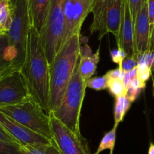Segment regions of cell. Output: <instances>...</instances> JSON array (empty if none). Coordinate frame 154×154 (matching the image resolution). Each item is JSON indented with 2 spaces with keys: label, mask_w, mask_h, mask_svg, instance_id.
Instances as JSON below:
<instances>
[{
  "label": "cell",
  "mask_w": 154,
  "mask_h": 154,
  "mask_svg": "<svg viewBox=\"0 0 154 154\" xmlns=\"http://www.w3.org/2000/svg\"><path fill=\"white\" fill-rule=\"evenodd\" d=\"M105 75H106L108 79H119V80H123L125 72L122 70V69L119 66H118L116 69L108 71Z\"/></svg>",
  "instance_id": "obj_31"
},
{
  "label": "cell",
  "mask_w": 154,
  "mask_h": 154,
  "mask_svg": "<svg viewBox=\"0 0 154 154\" xmlns=\"http://www.w3.org/2000/svg\"><path fill=\"white\" fill-rule=\"evenodd\" d=\"M149 23L146 2L142 5L134 23V52L136 58L138 54H142L149 51Z\"/></svg>",
  "instance_id": "obj_12"
},
{
  "label": "cell",
  "mask_w": 154,
  "mask_h": 154,
  "mask_svg": "<svg viewBox=\"0 0 154 154\" xmlns=\"http://www.w3.org/2000/svg\"><path fill=\"white\" fill-rule=\"evenodd\" d=\"M11 22L6 32L8 45L15 54L13 68L21 69L26 55L28 33L31 26L26 0H8Z\"/></svg>",
  "instance_id": "obj_4"
},
{
  "label": "cell",
  "mask_w": 154,
  "mask_h": 154,
  "mask_svg": "<svg viewBox=\"0 0 154 154\" xmlns=\"http://www.w3.org/2000/svg\"><path fill=\"white\" fill-rule=\"evenodd\" d=\"M152 71L145 63H138L136 67V76L143 82H146L150 78Z\"/></svg>",
  "instance_id": "obj_26"
},
{
  "label": "cell",
  "mask_w": 154,
  "mask_h": 154,
  "mask_svg": "<svg viewBox=\"0 0 154 154\" xmlns=\"http://www.w3.org/2000/svg\"><path fill=\"white\" fill-rule=\"evenodd\" d=\"M22 146L24 154H61L55 143L51 140L48 143L25 145Z\"/></svg>",
  "instance_id": "obj_18"
},
{
  "label": "cell",
  "mask_w": 154,
  "mask_h": 154,
  "mask_svg": "<svg viewBox=\"0 0 154 154\" xmlns=\"http://www.w3.org/2000/svg\"><path fill=\"white\" fill-rule=\"evenodd\" d=\"M0 124L21 146L39 144V143L44 144L51 142V140L48 138L26 128V126L1 112H0Z\"/></svg>",
  "instance_id": "obj_10"
},
{
  "label": "cell",
  "mask_w": 154,
  "mask_h": 154,
  "mask_svg": "<svg viewBox=\"0 0 154 154\" xmlns=\"http://www.w3.org/2000/svg\"><path fill=\"white\" fill-rule=\"evenodd\" d=\"M26 2L31 25L39 32L45 23L51 0H26Z\"/></svg>",
  "instance_id": "obj_14"
},
{
  "label": "cell",
  "mask_w": 154,
  "mask_h": 154,
  "mask_svg": "<svg viewBox=\"0 0 154 154\" xmlns=\"http://www.w3.org/2000/svg\"><path fill=\"white\" fill-rule=\"evenodd\" d=\"M0 154H24V151L20 144L0 140Z\"/></svg>",
  "instance_id": "obj_24"
},
{
  "label": "cell",
  "mask_w": 154,
  "mask_h": 154,
  "mask_svg": "<svg viewBox=\"0 0 154 154\" xmlns=\"http://www.w3.org/2000/svg\"><path fill=\"white\" fill-rule=\"evenodd\" d=\"M8 46V41L6 33L0 34V71L12 67L11 62L7 57L6 51Z\"/></svg>",
  "instance_id": "obj_21"
},
{
  "label": "cell",
  "mask_w": 154,
  "mask_h": 154,
  "mask_svg": "<svg viewBox=\"0 0 154 154\" xmlns=\"http://www.w3.org/2000/svg\"><path fill=\"white\" fill-rule=\"evenodd\" d=\"M153 89H154V81H153Z\"/></svg>",
  "instance_id": "obj_39"
},
{
  "label": "cell",
  "mask_w": 154,
  "mask_h": 154,
  "mask_svg": "<svg viewBox=\"0 0 154 154\" xmlns=\"http://www.w3.org/2000/svg\"><path fill=\"white\" fill-rule=\"evenodd\" d=\"M117 47L122 48L127 57H135L134 40V23L126 0H122V17L120 29L117 41ZM136 58V57H135ZM137 59V58H136Z\"/></svg>",
  "instance_id": "obj_11"
},
{
  "label": "cell",
  "mask_w": 154,
  "mask_h": 154,
  "mask_svg": "<svg viewBox=\"0 0 154 154\" xmlns=\"http://www.w3.org/2000/svg\"><path fill=\"white\" fill-rule=\"evenodd\" d=\"M0 112L32 131L52 139L49 115L31 97L16 104L0 106Z\"/></svg>",
  "instance_id": "obj_5"
},
{
  "label": "cell",
  "mask_w": 154,
  "mask_h": 154,
  "mask_svg": "<svg viewBox=\"0 0 154 154\" xmlns=\"http://www.w3.org/2000/svg\"><path fill=\"white\" fill-rule=\"evenodd\" d=\"M137 63H145L154 73V50H149L142 54H138L137 57Z\"/></svg>",
  "instance_id": "obj_25"
},
{
  "label": "cell",
  "mask_w": 154,
  "mask_h": 154,
  "mask_svg": "<svg viewBox=\"0 0 154 154\" xmlns=\"http://www.w3.org/2000/svg\"><path fill=\"white\" fill-rule=\"evenodd\" d=\"M116 127L113 128L110 131L105 133L100 142L97 151L94 154H100L105 149H109V154H113L114 147H115L116 139Z\"/></svg>",
  "instance_id": "obj_19"
},
{
  "label": "cell",
  "mask_w": 154,
  "mask_h": 154,
  "mask_svg": "<svg viewBox=\"0 0 154 154\" xmlns=\"http://www.w3.org/2000/svg\"><path fill=\"white\" fill-rule=\"evenodd\" d=\"M20 70L32 98L48 114L49 65L39 33L32 25L28 33L24 62Z\"/></svg>",
  "instance_id": "obj_1"
},
{
  "label": "cell",
  "mask_w": 154,
  "mask_h": 154,
  "mask_svg": "<svg viewBox=\"0 0 154 154\" xmlns=\"http://www.w3.org/2000/svg\"><path fill=\"white\" fill-rule=\"evenodd\" d=\"M0 140H3V141L9 142V143H20L6 131L5 128L0 124Z\"/></svg>",
  "instance_id": "obj_32"
},
{
  "label": "cell",
  "mask_w": 154,
  "mask_h": 154,
  "mask_svg": "<svg viewBox=\"0 0 154 154\" xmlns=\"http://www.w3.org/2000/svg\"><path fill=\"white\" fill-rule=\"evenodd\" d=\"M108 90L114 97L126 95L127 90L124 85L122 80L119 79H109L108 81Z\"/></svg>",
  "instance_id": "obj_23"
},
{
  "label": "cell",
  "mask_w": 154,
  "mask_h": 154,
  "mask_svg": "<svg viewBox=\"0 0 154 154\" xmlns=\"http://www.w3.org/2000/svg\"><path fill=\"white\" fill-rule=\"evenodd\" d=\"M86 83L80 75L78 61L60 106L51 112L63 125L77 134H81L79 118Z\"/></svg>",
  "instance_id": "obj_3"
},
{
  "label": "cell",
  "mask_w": 154,
  "mask_h": 154,
  "mask_svg": "<svg viewBox=\"0 0 154 154\" xmlns=\"http://www.w3.org/2000/svg\"><path fill=\"white\" fill-rule=\"evenodd\" d=\"M147 0H126V2H128V7H129L130 12H131V17H132V20L134 23V21H135L136 17H137V14H138L139 11L141 8L142 5Z\"/></svg>",
  "instance_id": "obj_27"
},
{
  "label": "cell",
  "mask_w": 154,
  "mask_h": 154,
  "mask_svg": "<svg viewBox=\"0 0 154 154\" xmlns=\"http://www.w3.org/2000/svg\"><path fill=\"white\" fill-rule=\"evenodd\" d=\"M29 97L20 69H12L0 78V106L16 104Z\"/></svg>",
  "instance_id": "obj_9"
},
{
  "label": "cell",
  "mask_w": 154,
  "mask_h": 154,
  "mask_svg": "<svg viewBox=\"0 0 154 154\" xmlns=\"http://www.w3.org/2000/svg\"><path fill=\"white\" fill-rule=\"evenodd\" d=\"M148 154H154V144L152 143H149V149H148Z\"/></svg>",
  "instance_id": "obj_38"
},
{
  "label": "cell",
  "mask_w": 154,
  "mask_h": 154,
  "mask_svg": "<svg viewBox=\"0 0 154 154\" xmlns=\"http://www.w3.org/2000/svg\"><path fill=\"white\" fill-rule=\"evenodd\" d=\"M11 22L8 0H0V33L8 32Z\"/></svg>",
  "instance_id": "obj_20"
},
{
  "label": "cell",
  "mask_w": 154,
  "mask_h": 154,
  "mask_svg": "<svg viewBox=\"0 0 154 154\" xmlns=\"http://www.w3.org/2000/svg\"><path fill=\"white\" fill-rule=\"evenodd\" d=\"M52 131V140L61 154H91L87 140L71 131L51 112L48 113Z\"/></svg>",
  "instance_id": "obj_7"
},
{
  "label": "cell",
  "mask_w": 154,
  "mask_h": 154,
  "mask_svg": "<svg viewBox=\"0 0 154 154\" xmlns=\"http://www.w3.org/2000/svg\"><path fill=\"white\" fill-rule=\"evenodd\" d=\"M95 2L96 0H64L63 1V9L65 29L63 45L73 35L75 34L80 35L82 24L87 16L92 12Z\"/></svg>",
  "instance_id": "obj_8"
},
{
  "label": "cell",
  "mask_w": 154,
  "mask_h": 154,
  "mask_svg": "<svg viewBox=\"0 0 154 154\" xmlns=\"http://www.w3.org/2000/svg\"><path fill=\"white\" fill-rule=\"evenodd\" d=\"M0 34H2V33H0Z\"/></svg>",
  "instance_id": "obj_40"
},
{
  "label": "cell",
  "mask_w": 154,
  "mask_h": 154,
  "mask_svg": "<svg viewBox=\"0 0 154 154\" xmlns=\"http://www.w3.org/2000/svg\"><path fill=\"white\" fill-rule=\"evenodd\" d=\"M122 0H106V19L108 32L114 35L117 41L122 17Z\"/></svg>",
  "instance_id": "obj_15"
},
{
  "label": "cell",
  "mask_w": 154,
  "mask_h": 154,
  "mask_svg": "<svg viewBox=\"0 0 154 154\" xmlns=\"http://www.w3.org/2000/svg\"><path fill=\"white\" fill-rule=\"evenodd\" d=\"M146 5L149 23V34H151L154 26V0H147Z\"/></svg>",
  "instance_id": "obj_30"
},
{
  "label": "cell",
  "mask_w": 154,
  "mask_h": 154,
  "mask_svg": "<svg viewBox=\"0 0 154 154\" xmlns=\"http://www.w3.org/2000/svg\"><path fill=\"white\" fill-rule=\"evenodd\" d=\"M131 101L126 95L116 97L115 107H114V126L117 128L119 124L123 120L124 116L131 106Z\"/></svg>",
  "instance_id": "obj_17"
},
{
  "label": "cell",
  "mask_w": 154,
  "mask_h": 154,
  "mask_svg": "<svg viewBox=\"0 0 154 154\" xmlns=\"http://www.w3.org/2000/svg\"><path fill=\"white\" fill-rule=\"evenodd\" d=\"M99 60H100V48H97L95 53H93L87 43L84 45H80L79 70L81 76L85 82L91 78L92 75L95 73Z\"/></svg>",
  "instance_id": "obj_13"
},
{
  "label": "cell",
  "mask_w": 154,
  "mask_h": 154,
  "mask_svg": "<svg viewBox=\"0 0 154 154\" xmlns=\"http://www.w3.org/2000/svg\"><path fill=\"white\" fill-rule=\"evenodd\" d=\"M63 1L51 0L44 26L38 32L48 65H51L63 45L65 29Z\"/></svg>",
  "instance_id": "obj_6"
},
{
  "label": "cell",
  "mask_w": 154,
  "mask_h": 154,
  "mask_svg": "<svg viewBox=\"0 0 154 154\" xmlns=\"http://www.w3.org/2000/svg\"><path fill=\"white\" fill-rule=\"evenodd\" d=\"M127 55L125 53V51L122 48H119V47H117L116 49H113L110 51L111 60H112V62H114V63L119 65V66H120L122 60L125 59V57Z\"/></svg>",
  "instance_id": "obj_29"
},
{
  "label": "cell",
  "mask_w": 154,
  "mask_h": 154,
  "mask_svg": "<svg viewBox=\"0 0 154 154\" xmlns=\"http://www.w3.org/2000/svg\"><path fill=\"white\" fill-rule=\"evenodd\" d=\"M135 77H136V68L135 69H132V70L129 71V72H125V75H124V78L122 82H123V84L124 85H125L126 90L128 89V88L129 87L131 81H132Z\"/></svg>",
  "instance_id": "obj_33"
},
{
  "label": "cell",
  "mask_w": 154,
  "mask_h": 154,
  "mask_svg": "<svg viewBox=\"0 0 154 154\" xmlns=\"http://www.w3.org/2000/svg\"><path fill=\"white\" fill-rule=\"evenodd\" d=\"M140 91H141L140 90L134 89V88H131V87H128V89H127L126 96L128 97V98L131 100V103H133V102L137 99V96L139 95Z\"/></svg>",
  "instance_id": "obj_34"
},
{
  "label": "cell",
  "mask_w": 154,
  "mask_h": 154,
  "mask_svg": "<svg viewBox=\"0 0 154 154\" xmlns=\"http://www.w3.org/2000/svg\"><path fill=\"white\" fill-rule=\"evenodd\" d=\"M12 69H14V68L11 67V68H8V69H5V70L0 71V78H1V77H2V75H5V74H6L7 72H10V71H11V70H12Z\"/></svg>",
  "instance_id": "obj_37"
},
{
  "label": "cell",
  "mask_w": 154,
  "mask_h": 154,
  "mask_svg": "<svg viewBox=\"0 0 154 154\" xmlns=\"http://www.w3.org/2000/svg\"><path fill=\"white\" fill-rule=\"evenodd\" d=\"M93 21L90 26V32H99L98 39L108 33L106 19V0H96L94 8L92 10Z\"/></svg>",
  "instance_id": "obj_16"
},
{
  "label": "cell",
  "mask_w": 154,
  "mask_h": 154,
  "mask_svg": "<svg viewBox=\"0 0 154 154\" xmlns=\"http://www.w3.org/2000/svg\"><path fill=\"white\" fill-rule=\"evenodd\" d=\"M137 60L134 57H125V59L122 60V63L119 66V67L122 69V70L124 72H129V71L132 70V69H135L137 67Z\"/></svg>",
  "instance_id": "obj_28"
},
{
  "label": "cell",
  "mask_w": 154,
  "mask_h": 154,
  "mask_svg": "<svg viewBox=\"0 0 154 154\" xmlns=\"http://www.w3.org/2000/svg\"><path fill=\"white\" fill-rule=\"evenodd\" d=\"M108 78L106 75L102 76L91 77L89 79L85 82L86 83V88H91L95 91H101L107 88L108 86Z\"/></svg>",
  "instance_id": "obj_22"
},
{
  "label": "cell",
  "mask_w": 154,
  "mask_h": 154,
  "mask_svg": "<svg viewBox=\"0 0 154 154\" xmlns=\"http://www.w3.org/2000/svg\"><path fill=\"white\" fill-rule=\"evenodd\" d=\"M149 50H154V26L149 38Z\"/></svg>",
  "instance_id": "obj_36"
},
{
  "label": "cell",
  "mask_w": 154,
  "mask_h": 154,
  "mask_svg": "<svg viewBox=\"0 0 154 154\" xmlns=\"http://www.w3.org/2000/svg\"><path fill=\"white\" fill-rule=\"evenodd\" d=\"M145 86H146V82L141 81L137 76L131 81V84L129 85V87H131V88H134V89L140 90V91L142 89H143L145 88Z\"/></svg>",
  "instance_id": "obj_35"
},
{
  "label": "cell",
  "mask_w": 154,
  "mask_h": 154,
  "mask_svg": "<svg viewBox=\"0 0 154 154\" xmlns=\"http://www.w3.org/2000/svg\"><path fill=\"white\" fill-rule=\"evenodd\" d=\"M79 49L80 35L75 34L62 46L49 65V112L55 110L63 100L79 61Z\"/></svg>",
  "instance_id": "obj_2"
}]
</instances>
